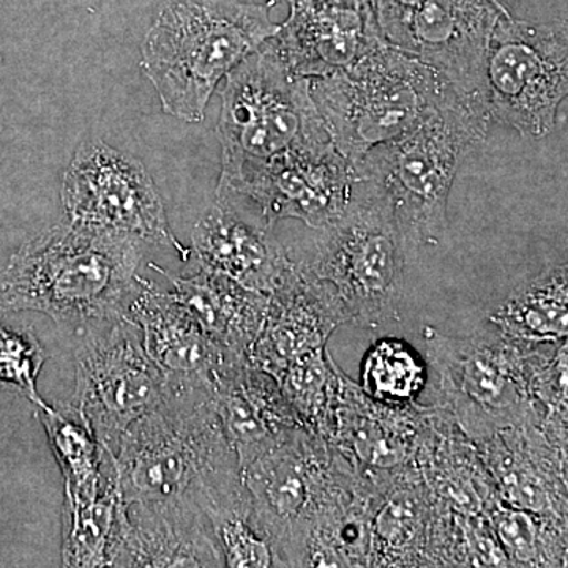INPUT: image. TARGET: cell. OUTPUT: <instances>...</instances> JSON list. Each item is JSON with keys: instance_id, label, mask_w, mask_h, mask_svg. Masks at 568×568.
Returning a JSON list of instances; mask_svg holds the SVG:
<instances>
[{"instance_id": "cell-15", "label": "cell", "mask_w": 568, "mask_h": 568, "mask_svg": "<svg viewBox=\"0 0 568 568\" xmlns=\"http://www.w3.org/2000/svg\"><path fill=\"white\" fill-rule=\"evenodd\" d=\"M506 13L503 0H424L410 22L406 51L463 99L487 111L485 59L493 29Z\"/></svg>"}, {"instance_id": "cell-19", "label": "cell", "mask_w": 568, "mask_h": 568, "mask_svg": "<svg viewBox=\"0 0 568 568\" xmlns=\"http://www.w3.org/2000/svg\"><path fill=\"white\" fill-rule=\"evenodd\" d=\"M455 511L417 467L395 478L373 515L369 567H452Z\"/></svg>"}, {"instance_id": "cell-20", "label": "cell", "mask_w": 568, "mask_h": 568, "mask_svg": "<svg viewBox=\"0 0 568 568\" xmlns=\"http://www.w3.org/2000/svg\"><path fill=\"white\" fill-rule=\"evenodd\" d=\"M347 323L345 308L331 286L301 271L297 263L282 286L268 295L260 335L248 351V364L275 379L302 355L323 349Z\"/></svg>"}, {"instance_id": "cell-11", "label": "cell", "mask_w": 568, "mask_h": 568, "mask_svg": "<svg viewBox=\"0 0 568 568\" xmlns=\"http://www.w3.org/2000/svg\"><path fill=\"white\" fill-rule=\"evenodd\" d=\"M67 220L136 241L173 246L182 260L190 250L174 237L162 197L144 164L102 141L84 142L62 185Z\"/></svg>"}, {"instance_id": "cell-4", "label": "cell", "mask_w": 568, "mask_h": 568, "mask_svg": "<svg viewBox=\"0 0 568 568\" xmlns=\"http://www.w3.org/2000/svg\"><path fill=\"white\" fill-rule=\"evenodd\" d=\"M112 457L126 506L194 503L205 484L241 470L212 396L164 395L125 429Z\"/></svg>"}, {"instance_id": "cell-34", "label": "cell", "mask_w": 568, "mask_h": 568, "mask_svg": "<svg viewBox=\"0 0 568 568\" xmlns=\"http://www.w3.org/2000/svg\"><path fill=\"white\" fill-rule=\"evenodd\" d=\"M424 0H369L377 28L388 44L405 50L410 22Z\"/></svg>"}, {"instance_id": "cell-5", "label": "cell", "mask_w": 568, "mask_h": 568, "mask_svg": "<svg viewBox=\"0 0 568 568\" xmlns=\"http://www.w3.org/2000/svg\"><path fill=\"white\" fill-rule=\"evenodd\" d=\"M310 92L332 144L355 166L455 91L416 55L384 43L349 69L310 80Z\"/></svg>"}, {"instance_id": "cell-21", "label": "cell", "mask_w": 568, "mask_h": 568, "mask_svg": "<svg viewBox=\"0 0 568 568\" xmlns=\"http://www.w3.org/2000/svg\"><path fill=\"white\" fill-rule=\"evenodd\" d=\"M193 252L201 267L271 295L294 271V261L261 220L246 219L227 200L216 203L194 224Z\"/></svg>"}, {"instance_id": "cell-28", "label": "cell", "mask_w": 568, "mask_h": 568, "mask_svg": "<svg viewBox=\"0 0 568 568\" xmlns=\"http://www.w3.org/2000/svg\"><path fill=\"white\" fill-rule=\"evenodd\" d=\"M39 418L62 470L65 503L91 496L102 480L106 448L71 403L40 409Z\"/></svg>"}, {"instance_id": "cell-7", "label": "cell", "mask_w": 568, "mask_h": 568, "mask_svg": "<svg viewBox=\"0 0 568 568\" xmlns=\"http://www.w3.org/2000/svg\"><path fill=\"white\" fill-rule=\"evenodd\" d=\"M426 366L435 376L436 407L470 440L511 426L541 424L530 396L528 373L534 347L485 324L467 336H447L426 325Z\"/></svg>"}, {"instance_id": "cell-3", "label": "cell", "mask_w": 568, "mask_h": 568, "mask_svg": "<svg viewBox=\"0 0 568 568\" xmlns=\"http://www.w3.org/2000/svg\"><path fill=\"white\" fill-rule=\"evenodd\" d=\"M268 9L237 0H166L142 47L163 111L201 122L216 84L278 32Z\"/></svg>"}, {"instance_id": "cell-12", "label": "cell", "mask_w": 568, "mask_h": 568, "mask_svg": "<svg viewBox=\"0 0 568 568\" xmlns=\"http://www.w3.org/2000/svg\"><path fill=\"white\" fill-rule=\"evenodd\" d=\"M338 466L339 454L328 440L298 428L242 469L254 521L283 567L304 566L310 521Z\"/></svg>"}, {"instance_id": "cell-22", "label": "cell", "mask_w": 568, "mask_h": 568, "mask_svg": "<svg viewBox=\"0 0 568 568\" xmlns=\"http://www.w3.org/2000/svg\"><path fill=\"white\" fill-rule=\"evenodd\" d=\"M114 567H224L211 523L193 500L130 504Z\"/></svg>"}, {"instance_id": "cell-17", "label": "cell", "mask_w": 568, "mask_h": 568, "mask_svg": "<svg viewBox=\"0 0 568 568\" xmlns=\"http://www.w3.org/2000/svg\"><path fill=\"white\" fill-rule=\"evenodd\" d=\"M290 2V18L271 40L298 77L316 80L338 73L387 43L369 0Z\"/></svg>"}, {"instance_id": "cell-30", "label": "cell", "mask_w": 568, "mask_h": 568, "mask_svg": "<svg viewBox=\"0 0 568 568\" xmlns=\"http://www.w3.org/2000/svg\"><path fill=\"white\" fill-rule=\"evenodd\" d=\"M338 365L325 347L302 355L276 379L306 432L331 440L334 433Z\"/></svg>"}, {"instance_id": "cell-31", "label": "cell", "mask_w": 568, "mask_h": 568, "mask_svg": "<svg viewBox=\"0 0 568 568\" xmlns=\"http://www.w3.org/2000/svg\"><path fill=\"white\" fill-rule=\"evenodd\" d=\"M428 366L403 339L383 338L369 347L361 365V386L376 402L406 405L424 392Z\"/></svg>"}, {"instance_id": "cell-25", "label": "cell", "mask_w": 568, "mask_h": 568, "mask_svg": "<svg viewBox=\"0 0 568 568\" xmlns=\"http://www.w3.org/2000/svg\"><path fill=\"white\" fill-rule=\"evenodd\" d=\"M155 268L171 280V295L196 320L205 335L231 354L248 358L250 347L263 328L268 295L209 268H201L200 274L189 278Z\"/></svg>"}, {"instance_id": "cell-24", "label": "cell", "mask_w": 568, "mask_h": 568, "mask_svg": "<svg viewBox=\"0 0 568 568\" xmlns=\"http://www.w3.org/2000/svg\"><path fill=\"white\" fill-rule=\"evenodd\" d=\"M416 467L436 499L457 514L484 517L500 500L476 444L435 405L422 425Z\"/></svg>"}, {"instance_id": "cell-27", "label": "cell", "mask_w": 568, "mask_h": 568, "mask_svg": "<svg viewBox=\"0 0 568 568\" xmlns=\"http://www.w3.org/2000/svg\"><path fill=\"white\" fill-rule=\"evenodd\" d=\"M567 264L548 265L507 295L488 316L500 334L519 343L544 345L568 339Z\"/></svg>"}, {"instance_id": "cell-14", "label": "cell", "mask_w": 568, "mask_h": 568, "mask_svg": "<svg viewBox=\"0 0 568 568\" xmlns=\"http://www.w3.org/2000/svg\"><path fill=\"white\" fill-rule=\"evenodd\" d=\"M125 316L140 327L142 345L163 377L164 395H215L235 365L248 362L205 335L171 293L138 276Z\"/></svg>"}, {"instance_id": "cell-9", "label": "cell", "mask_w": 568, "mask_h": 568, "mask_svg": "<svg viewBox=\"0 0 568 568\" xmlns=\"http://www.w3.org/2000/svg\"><path fill=\"white\" fill-rule=\"evenodd\" d=\"M568 92L566 22L536 24L504 14L489 39L484 100L489 122L530 140L547 138Z\"/></svg>"}, {"instance_id": "cell-26", "label": "cell", "mask_w": 568, "mask_h": 568, "mask_svg": "<svg viewBox=\"0 0 568 568\" xmlns=\"http://www.w3.org/2000/svg\"><path fill=\"white\" fill-rule=\"evenodd\" d=\"M126 526V504L114 457L108 452L99 488L63 503V567H114Z\"/></svg>"}, {"instance_id": "cell-23", "label": "cell", "mask_w": 568, "mask_h": 568, "mask_svg": "<svg viewBox=\"0 0 568 568\" xmlns=\"http://www.w3.org/2000/svg\"><path fill=\"white\" fill-rule=\"evenodd\" d=\"M213 403L241 470L304 428L275 377L248 362L220 381Z\"/></svg>"}, {"instance_id": "cell-33", "label": "cell", "mask_w": 568, "mask_h": 568, "mask_svg": "<svg viewBox=\"0 0 568 568\" xmlns=\"http://www.w3.org/2000/svg\"><path fill=\"white\" fill-rule=\"evenodd\" d=\"M454 567H510L487 518L455 511Z\"/></svg>"}, {"instance_id": "cell-32", "label": "cell", "mask_w": 568, "mask_h": 568, "mask_svg": "<svg viewBox=\"0 0 568 568\" xmlns=\"http://www.w3.org/2000/svg\"><path fill=\"white\" fill-rule=\"evenodd\" d=\"M44 362L47 351L32 328L9 332L0 327V386L13 388L39 409L50 406L37 390Z\"/></svg>"}, {"instance_id": "cell-29", "label": "cell", "mask_w": 568, "mask_h": 568, "mask_svg": "<svg viewBox=\"0 0 568 568\" xmlns=\"http://www.w3.org/2000/svg\"><path fill=\"white\" fill-rule=\"evenodd\" d=\"M484 517L510 567H566L567 519L510 507L500 500Z\"/></svg>"}, {"instance_id": "cell-2", "label": "cell", "mask_w": 568, "mask_h": 568, "mask_svg": "<svg viewBox=\"0 0 568 568\" xmlns=\"http://www.w3.org/2000/svg\"><path fill=\"white\" fill-rule=\"evenodd\" d=\"M489 125L484 108L452 92L413 129L355 164L358 181L394 215L407 250L443 241L459 164L487 140Z\"/></svg>"}, {"instance_id": "cell-13", "label": "cell", "mask_w": 568, "mask_h": 568, "mask_svg": "<svg viewBox=\"0 0 568 568\" xmlns=\"http://www.w3.org/2000/svg\"><path fill=\"white\" fill-rule=\"evenodd\" d=\"M355 170L334 145L276 156L220 175L216 200H246L265 226L295 219L313 230L335 222L355 192Z\"/></svg>"}, {"instance_id": "cell-10", "label": "cell", "mask_w": 568, "mask_h": 568, "mask_svg": "<svg viewBox=\"0 0 568 568\" xmlns=\"http://www.w3.org/2000/svg\"><path fill=\"white\" fill-rule=\"evenodd\" d=\"M80 335L71 405L114 455L125 429L163 402V377L145 353L140 327L125 313Z\"/></svg>"}, {"instance_id": "cell-18", "label": "cell", "mask_w": 568, "mask_h": 568, "mask_svg": "<svg viewBox=\"0 0 568 568\" xmlns=\"http://www.w3.org/2000/svg\"><path fill=\"white\" fill-rule=\"evenodd\" d=\"M473 443L500 503L567 519V435L525 424Z\"/></svg>"}, {"instance_id": "cell-16", "label": "cell", "mask_w": 568, "mask_h": 568, "mask_svg": "<svg viewBox=\"0 0 568 568\" xmlns=\"http://www.w3.org/2000/svg\"><path fill=\"white\" fill-rule=\"evenodd\" d=\"M429 405L376 402L339 369L332 444L355 473L381 485L416 467L418 436Z\"/></svg>"}, {"instance_id": "cell-1", "label": "cell", "mask_w": 568, "mask_h": 568, "mask_svg": "<svg viewBox=\"0 0 568 568\" xmlns=\"http://www.w3.org/2000/svg\"><path fill=\"white\" fill-rule=\"evenodd\" d=\"M140 264L136 239L65 220L29 241L0 271V316L31 310L84 331L125 313Z\"/></svg>"}, {"instance_id": "cell-8", "label": "cell", "mask_w": 568, "mask_h": 568, "mask_svg": "<svg viewBox=\"0 0 568 568\" xmlns=\"http://www.w3.org/2000/svg\"><path fill=\"white\" fill-rule=\"evenodd\" d=\"M219 133L222 174L332 144L308 78L287 69L272 40L226 74Z\"/></svg>"}, {"instance_id": "cell-6", "label": "cell", "mask_w": 568, "mask_h": 568, "mask_svg": "<svg viewBox=\"0 0 568 568\" xmlns=\"http://www.w3.org/2000/svg\"><path fill=\"white\" fill-rule=\"evenodd\" d=\"M407 252L387 205L357 179L346 211L317 230L310 256L297 265L331 286L347 323L376 331L399 321Z\"/></svg>"}]
</instances>
